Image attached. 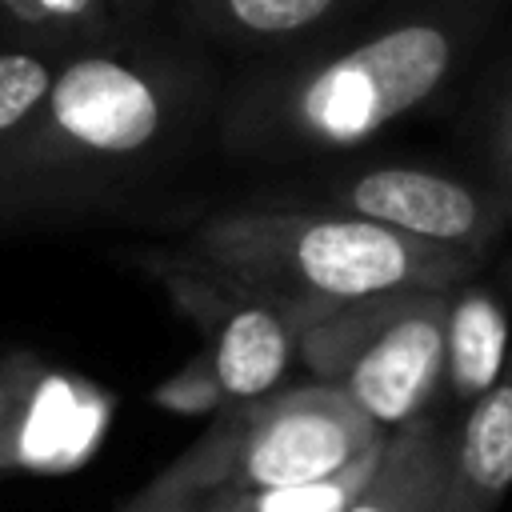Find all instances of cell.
I'll use <instances>...</instances> for the list:
<instances>
[{
    "mask_svg": "<svg viewBox=\"0 0 512 512\" xmlns=\"http://www.w3.org/2000/svg\"><path fill=\"white\" fill-rule=\"evenodd\" d=\"M200 60L156 44L64 56L40 112L0 144V224L104 208L160 180L208 112Z\"/></svg>",
    "mask_w": 512,
    "mask_h": 512,
    "instance_id": "1",
    "label": "cell"
},
{
    "mask_svg": "<svg viewBox=\"0 0 512 512\" xmlns=\"http://www.w3.org/2000/svg\"><path fill=\"white\" fill-rule=\"evenodd\" d=\"M504 0H416L368 36L320 44L244 76L220 140L248 160L344 152L432 104L472 60Z\"/></svg>",
    "mask_w": 512,
    "mask_h": 512,
    "instance_id": "2",
    "label": "cell"
},
{
    "mask_svg": "<svg viewBox=\"0 0 512 512\" xmlns=\"http://www.w3.org/2000/svg\"><path fill=\"white\" fill-rule=\"evenodd\" d=\"M176 256L296 308L308 324L384 292H452L484 264L332 208L216 212L188 232Z\"/></svg>",
    "mask_w": 512,
    "mask_h": 512,
    "instance_id": "3",
    "label": "cell"
},
{
    "mask_svg": "<svg viewBox=\"0 0 512 512\" xmlns=\"http://www.w3.org/2000/svg\"><path fill=\"white\" fill-rule=\"evenodd\" d=\"M384 448V432L336 388L296 384L216 412L208 432L176 456L152 488L284 492L332 480Z\"/></svg>",
    "mask_w": 512,
    "mask_h": 512,
    "instance_id": "4",
    "label": "cell"
},
{
    "mask_svg": "<svg viewBox=\"0 0 512 512\" xmlns=\"http://www.w3.org/2000/svg\"><path fill=\"white\" fill-rule=\"evenodd\" d=\"M448 292H384L324 312L300 336V360L344 392L384 436L428 416L444 388Z\"/></svg>",
    "mask_w": 512,
    "mask_h": 512,
    "instance_id": "5",
    "label": "cell"
},
{
    "mask_svg": "<svg viewBox=\"0 0 512 512\" xmlns=\"http://www.w3.org/2000/svg\"><path fill=\"white\" fill-rule=\"evenodd\" d=\"M140 260L204 336L200 352L152 388V400L160 408L180 416H216L232 404L260 400L280 388L292 360H300V336L308 328V316L224 276H212L208 268L176 252Z\"/></svg>",
    "mask_w": 512,
    "mask_h": 512,
    "instance_id": "6",
    "label": "cell"
},
{
    "mask_svg": "<svg viewBox=\"0 0 512 512\" xmlns=\"http://www.w3.org/2000/svg\"><path fill=\"white\" fill-rule=\"evenodd\" d=\"M324 208L348 212L424 244L480 256L512 224V208L488 188L432 168H360L324 184Z\"/></svg>",
    "mask_w": 512,
    "mask_h": 512,
    "instance_id": "7",
    "label": "cell"
},
{
    "mask_svg": "<svg viewBox=\"0 0 512 512\" xmlns=\"http://www.w3.org/2000/svg\"><path fill=\"white\" fill-rule=\"evenodd\" d=\"M108 400L40 356H0V468H68L100 440Z\"/></svg>",
    "mask_w": 512,
    "mask_h": 512,
    "instance_id": "8",
    "label": "cell"
},
{
    "mask_svg": "<svg viewBox=\"0 0 512 512\" xmlns=\"http://www.w3.org/2000/svg\"><path fill=\"white\" fill-rule=\"evenodd\" d=\"M512 488V356L452 428L440 512H496Z\"/></svg>",
    "mask_w": 512,
    "mask_h": 512,
    "instance_id": "9",
    "label": "cell"
},
{
    "mask_svg": "<svg viewBox=\"0 0 512 512\" xmlns=\"http://www.w3.org/2000/svg\"><path fill=\"white\" fill-rule=\"evenodd\" d=\"M452 428L432 412L388 432L380 460L344 512H440Z\"/></svg>",
    "mask_w": 512,
    "mask_h": 512,
    "instance_id": "10",
    "label": "cell"
},
{
    "mask_svg": "<svg viewBox=\"0 0 512 512\" xmlns=\"http://www.w3.org/2000/svg\"><path fill=\"white\" fill-rule=\"evenodd\" d=\"M508 348V308L500 292L484 284H460L448 292L444 324V392L452 404L472 408L504 372Z\"/></svg>",
    "mask_w": 512,
    "mask_h": 512,
    "instance_id": "11",
    "label": "cell"
},
{
    "mask_svg": "<svg viewBox=\"0 0 512 512\" xmlns=\"http://www.w3.org/2000/svg\"><path fill=\"white\" fill-rule=\"evenodd\" d=\"M364 0H180V16L196 36L232 48H284L328 32Z\"/></svg>",
    "mask_w": 512,
    "mask_h": 512,
    "instance_id": "12",
    "label": "cell"
},
{
    "mask_svg": "<svg viewBox=\"0 0 512 512\" xmlns=\"http://www.w3.org/2000/svg\"><path fill=\"white\" fill-rule=\"evenodd\" d=\"M0 28L8 44L76 56L124 40L128 12L116 0H0Z\"/></svg>",
    "mask_w": 512,
    "mask_h": 512,
    "instance_id": "13",
    "label": "cell"
},
{
    "mask_svg": "<svg viewBox=\"0 0 512 512\" xmlns=\"http://www.w3.org/2000/svg\"><path fill=\"white\" fill-rule=\"evenodd\" d=\"M60 64L64 56L28 44H0V144H8L40 112Z\"/></svg>",
    "mask_w": 512,
    "mask_h": 512,
    "instance_id": "14",
    "label": "cell"
},
{
    "mask_svg": "<svg viewBox=\"0 0 512 512\" xmlns=\"http://www.w3.org/2000/svg\"><path fill=\"white\" fill-rule=\"evenodd\" d=\"M380 452L368 456L364 464L320 480V484H304V488H284V492H256V496H236L232 492V512H344L356 492L364 488V480L372 476Z\"/></svg>",
    "mask_w": 512,
    "mask_h": 512,
    "instance_id": "15",
    "label": "cell"
},
{
    "mask_svg": "<svg viewBox=\"0 0 512 512\" xmlns=\"http://www.w3.org/2000/svg\"><path fill=\"white\" fill-rule=\"evenodd\" d=\"M484 148H488V188L512 208V68L496 92V104L484 128Z\"/></svg>",
    "mask_w": 512,
    "mask_h": 512,
    "instance_id": "16",
    "label": "cell"
},
{
    "mask_svg": "<svg viewBox=\"0 0 512 512\" xmlns=\"http://www.w3.org/2000/svg\"><path fill=\"white\" fill-rule=\"evenodd\" d=\"M124 512H232V492H212V488L164 492L148 484Z\"/></svg>",
    "mask_w": 512,
    "mask_h": 512,
    "instance_id": "17",
    "label": "cell"
},
{
    "mask_svg": "<svg viewBox=\"0 0 512 512\" xmlns=\"http://www.w3.org/2000/svg\"><path fill=\"white\" fill-rule=\"evenodd\" d=\"M116 4H120V8L128 12V20H132V16H140V12H144L152 0H116Z\"/></svg>",
    "mask_w": 512,
    "mask_h": 512,
    "instance_id": "18",
    "label": "cell"
},
{
    "mask_svg": "<svg viewBox=\"0 0 512 512\" xmlns=\"http://www.w3.org/2000/svg\"><path fill=\"white\" fill-rule=\"evenodd\" d=\"M500 284H504V292H512V252H508V260L500 264Z\"/></svg>",
    "mask_w": 512,
    "mask_h": 512,
    "instance_id": "19",
    "label": "cell"
}]
</instances>
